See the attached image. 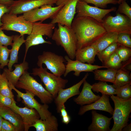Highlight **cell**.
<instances>
[{
	"label": "cell",
	"instance_id": "cell-1",
	"mask_svg": "<svg viewBox=\"0 0 131 131\" xmlns=\"http://www.w3.org/2000/svg\"><path fill=\"white\" fill-rule=\"evenodd\" d=\"M71 28L77 39L76 50L91 45L107 33L102 23L88 16H75Z\"/></svg>",
	"mask_w": 131,
	"mask_h": 131
},
{
	"label": "cell",
	"instance_id": "cell-2",
	"mask_svg": "<svg viewBox=\"0 0 131 131\" xmlns=\"http://www.w3.org/2000/svg\"><path fill=\"white\" fill-rule=\"evenodd\" d=\"M58 27H55L51 37L57 45L64 49L71 59L75 57L76 51L77 39L74 32L71 27L58 24Z\"/></svg>",
	"mask_w": 131,
	"mask_h": 131
},
{
	"label": "cell",
	"instance_id": "cell-3",
	"mask_svg": "<svg viewBox=\"0 0 131 131\" xmlns=\"http://www.w3.org/2000/svg\"><path fill=\"white\" fill-rule=\"evenodd\" d=\"M15 87L28 91L37 96L43 104L51 103L54 99L52 95L38 82L27 70L20 77Z\"/></svg>",
	"mask_w": 131,
	"mask_h": 131
},
{
	"label": "cell",
	"instance_id": "cell-4",
	"mask_svg": "<svg viewBox=\"0 0 131 131\" xmlns=\"http://www.w3.org/2000/svg\"><path fill=\"white\" fill-rule=\"evenodd\" d=\"M110 96L114 102L115 107L112 117L114 124L110 131H122L129 121L131 112V98L124 99L113 95Z\"/></svg>",
	"mask_w": 131,
	"mask_h": 131
},
{
	"label": "cell",
	"instance_id": "cell-5",
	"mask_svg": "<svg viewBox=\"0 0 131 131\" xmlns=\"http://www.w3.org/2000/svg\"><path fill=\"white\" fill-rule=\"evenodd\" d=\"M55 26V24L50 22L49 23H43L40 21L33 23L31 32L27 37L25 43V52L24 61H25L27 53L30 47L44 43L52 44L50 41H45L42 36L46 35L51 38Z\"/></svg>",
	"mask_w": 131,
	"mask_h": 131
},
{
	"label": "cell",
	"instance_id": "cell-6",
	"mask_svg": "<svg viewBox=\"0 0 131 131\" xmlns=\"http://www.w3.org/2000/svg\"><path fill=\"white\" fill-rule=\"evenodd\" d=\"M31 74L39 77L44 84L46 89L52 95L54 98L57 97L59 90L64 89L68 82L67 79L49 72L47 68H43L42 66L33 68Z\"/></svg>",
	"mask_w": 131,
	"mask_h": 131
},
{
	"label": "cell",
	"instance_id": "cell-7",
	"mask_svg": "<svg viewBox=\"0 0 131 131\" xmlns=\"http://www.w3.org/2000/svg\"><path fill=\"white\" fill-rule=\"evenodd\" d=\"M17 15L9 13L4 14L1 17L2 23L1 27L2 30L12 31L19 33L21 36L29 35L32 29L33 23L26 20L23 15Z\"/></svg>",
	"mask_w": 131,
	"mask_h": 131
},
{
	"label": "cell",
	"instance_id": "cell-8",
	"mask_svg": "<svg viewBox=\"0 0 131 131\" xmlns=\"http://www.w3.org/2000/svg\"><path fill=\"white\" fill-rule=\"evenodd\" d=\"M66 62L64 57L51 51H44L38 57L37 66L39 67L44 64L46 68L55 75L61 77L65 71Z\"/></svg>",
	"mask_w": 131,
	"mask_h": 131
},
{
	"label": "cell",
	"instance_id": "cell-9",
	"mask_svg": "<svg viewBox=\"0 0 131 131\" xmlns=\"http://www.w3.org/2000/svg\"><path fill=\"white\" fill-rule=\"evenodd\" d=\"M78 0H57V6H63L51 18V23L60 24L71 27V25L76 13V7Z\"/></svg>",
	"mask_w": 131,
	"mask_h": 131
},
{
	"label": "cell",
	"instance_id": "cell-10",
	"mask_svg": "<svg viewBox=\"0 0 131 131\" xmlns=\"http://www.w3.org/2000/svg\"><path fill=\"white\" fill-rule=\"evenodd\" d=\"M102 23L107 32L131 34V19L125 15L117 13L115 16H108L103 19Z\"/></svg>",
	"mask_w": 131,
	"mask_h": 131
},
{
	"label": "cell",
	"instance_id": "cell-11",
	"mask_svg": "<svg viewBox=\"0 0 131 131\" xmlns=\"http://www.w3.org/2000/svg\"><path fill=\"white\" fill-rule=\"evenodd\" d=\"M9 87L11 90H14L17 93L18 98H22L23 102L27 107L35 109L39 114L40 119L43 120L46 119L51 115V113L48 110L49 106L47 104H41L34 98V95L31 92L25 90L24 93L17 89L11 83L8 82Z\"/></svg>",
	"mask_w": 131,
	"mask_h": 131
},
{
	"label": "cell",
	"instance_id": "cell-12",
	"mask_svg": "<svg viewBox=\"0 0 131 131\" xmlns=\"http://www.w3.org/2000/svg\"><path fill=\"white\" fill-rule=\"evenodd\" d=\"M76 9V16L90 17L102 23L105 16L110 12L115 11L116 8L113 7L109 9L101 8L90 6L82 0H78Z\"/></svg>",
	"mask_w": 131,
	"mask_h": 131
},
{
	"label": "cell",
	"instance_id": "cell-13",
	"mask_svg": "<svg viewBox=\"0 0 131 131\" xmlns=\"http://www.w3.org/2000/svg\"><path fill=\"white\" fill-rule=\"evenodd\" d=\"M63 6V4L55 7L45 5L24 13L23 15L26 20L31 23L38 21L42 22L48 19H51Z\"/></svg>",
	"mask_w": 131,
	"mask_h": 131
},
{
	"label": "cell",
	"instance_id": "cell-14",
	"mask_svg": "<svg viewBox=\"0 0 131 131\" xmlns=\"http://www.w3.org/2000/svg\"><path fill=\"white\" fill-rule=\"evenodd\" d=\"M57 0H19L14 1L9 13L17 15L46 5L52 6Z\"/></svg>",
	"mask_w": 131,
	"mask_h": 131
},
{
	"label": "cell",
	"instance_id": "cell-15",
	"mask_svg": "<svg viewBox=\"0 0 131 131\" xmlns=\"http://www.w3.org/2000/svg\"><path fill=\"white\" fill-rule=\"evenodd\" d=\"M89 75L87 73L82 80L76 84L68 88L59 90L57 97L54 98L57 113H60L62 106L69 98L79 94L80 87Z\"/></svg>",
	"mask_w": 131,
	"mask_h": 131
},
{
	"label": "cell",
	"instance_id": "cell-16",
	"mask_svg": "<svg viewBox=\"0 0 131 131\" xmlns=\"http://www.w3.org/2000/svg\"><path fill=\"white\" fill-rule=\"evenodd\" d=\"M66 63V69L64 74L65 77L70 72H74V74L76 76L80 75L82 72H93L95 70L102 68H106L103 66L93 65L91 64H85L77 60H74L70 58L67 55L64 57Z\"/></svg>",
	"mask_w": 131,
	"mask_h": 131
},
{
	"label": "cell",
	"instance_id": "cell-17",
	"mask_svg": "<svg viewBox=\"0 0 131 131\" xmlns=\"http://www.w3.org/2000/svg\"><path fill=\"white\" fill-rule=\"evenodd\" d=\"M11 108L21 117L25 131H28L30 128L40 118L39 114L35 109L26 106L24 107H20L16 105V101L14 102Z\"/></svg>",
	"mask_w": 131,
	"mask_h": 131
},
{
	"label": "cell",
	"instance_id": "cell-18",
	"mask_svg": "<svg viewBox=\"0 0 131 131\" xmlns=\"http://www.w3.org/2000/svg\"><path fill=\"white\" fill-rule=\"evenodd\" d=\"M102 94L100 98L94 102L82 106L80 108L78 115H81L89 111L98 110L107 112L112 115L114 109L110 103L109 96L105 94Z\"/></svg>",
	"mask_w": 131,
	"mask_h": 131
},
{
	"label": "cell",
	"instance_id": "cell-19",
	"mask_svg": "<svg viewBox=\"0 0 131 131\" xmlns=\"http://www.w3.org/2000/svg\"><path fill=\"white\" fill-rule=\"evenodd\" d=\"M92 122L88 127L89 131H109L112 117L108 118L94 110L91 111Z\"/></svg>",
	"mask_w": 131,
	"mask_h": 131
},
{
	"label": "cell",
	"instance_id": "cell-20",
	"mask_svg": "<svg viewBox=\"0 0 131 131\" xmlns=\"http://www.w3.org/2000/svg\"><path fill=\"white\" fill-rule=\"evenodd\" d=\"M81 91L78 97L74 98V101L77 104L83 106L89 104L94 102L101 97L99 95L95 94L92 91V85L88 83L86 80L83 83Z\"/></svg>",
	"mask_w": 131,
	"mask_h": 131
},
{
	"label": "cell",
	"instance_id": "cell-21",
	"mask_svg": "<svg viewBox=\"0 0 131 131\" xmlns=\"http://www.w3.org/2000/svg\"><path fill=\"white\" fill-rule=\"evenodd\" d=\"M0 116L3 119L11 123L16 131H24V126L20 116L11 108L6 107H0Z\"/></svg>",
	"mask_w": 131,
	"mask_h": 131
},
{
	"label": "cell",
	"instance_id": "cell-22",
	"mask_svg": "<svg viewBox=\"0 0 131 131\" xmlns=\"http://www.w3.org/2000/svg\"><path fill=\"white\" fill-rule=\"evenodd\" d=\"M13 66L15 68L13 71H11L5 68L3 69V71L5 73L8 82L15 87L20 77L29 69V64L25 61L19 64H15Z\"/></svg>",
	"mask_w": 131,
	"mask_h": 131
},
{
	"label": "cell",
	"instance_id": "cell-23",
	"mask_svg": "<svg viewBox=\"0 0 131 131\" xmlns=\"http://www.w3.org/2000/svg\"><path fill=\"white\" fill-rule=\"evenodd\" d=\"M24 37V35H14L13 42L11 45L12 48L10 49L9 61L8 65V69L11 71L13 70L12 67L14 65L18 62L19 49L22 45L26 41Z\"/></svg>",
	"mask_w": 131,
	"mask_h": 131
},
{
	"label": "cell",
	"instance_id": "cell-24",
	"mask_svg": "<svg viewBox=\"0 0 131 131\" xmlns=\"http://www.w3.org/2000/svg\"><path fill=\"white\" fill-rule=\"evenodd\" d=\"M58 124L57 117L51 115L46 119L38 120L32 126L37 131H57Z\"/></svg>",
	"mask_w": 131,
	"mask_h": 131
},
{
	"label": "cell",
	"instance_id": "cell-25",
	"mask_svg": "<svg viewBox=\"0 0 131 131\" xmlns=\"http://www.w3.org/2000/svg\"><path fill=\"white\" fill-rule=\"evenodd\" d=\"M97 52L92 45L76 50L75 58L76 60L82 63L91 64L95 61V57Z\"/></svg>",
	"mask_w": 131,
	"mask_h": 131
},
{
	"label": "cell",
	"instance_id": "cell-26",
	"mask_svg": "<svg viewBox=\"0 0 131 131\" xmlns=\"http://www.w3.org/2000/svg\"><path fill=\"white\" fill-rule=\"evenodd\" d=\"M118 35L116 32H107L92 45L94 47L98 53L117 42Z\"/></svg>",
	"mask_w": 131,
	"mask_h": 131
},
{
	"label": "cell",
	"instance_id": "cell-27",
	"mask_svg": "<svg viewBox=\"0 0 131 131\" xmlns=\"http://www.w3.org/2000/svg\"><path fill=\"white\" fill-rule=\"evenodd\" d=\"M117 70L107 68L105 70L97 69L93 71L95 80L105 82H110L114 83L115 75Z\"/></svg>",
	"mask_w": 131,
	"mask_h": 131
},
{
	"label": "cell",
	"instance_id": "cell-28",
	"mask_svg": "<svg viewBox=\"0 0 131 131\" xmlns=\"http://www.w3.org/2000/svg\"><path fill=\"white\" fill-rule=\"evenodd\" d=\"M131 83L130 72L124 68L117 70L115 75V82L113 85L115 88L117 87Z\"/></svg>",
	"mask_w": 131,
	"mask_h": 131
},
{
	"label": "cell",
	"instance_id": "cell-29",
	"mask_svg": "<svg viewBox=\"0 0 131 131\" xmlns=\"http://www.w3.org/2000/svg\"><path fill=\"white\" fill-rule=\"evenodd\" d=\"M92 86V90L94 92L110 96L116 94V89L113 85L108 84L106 82L100 81L94 83Z\"/></svg>",
	"mask_w": 131,
	"mask_h": 131
},
{
	"label": "cell",
	"instance_id": "cell-30",
	"mask_svg": "<svg viewBox=\"0 0 131 131\" xmlns=\"http://www.w3.org/2000/svg\"><path fill=\"white\" fill-rule=\"evenodd\" d=\"M119 45L117 42H115L98 53L97 55L99 59L102 63L105 62L116 51Z\"/></svg>",
	"mask_w": 131,
	"mask_h": 131
},
{
	"label": "cell",
	"instance_id": "cell-31",
	"mask_svg": "<svg viewBox=\"0 0 131 131\" xmlns=\"http://www.w3.org/2000/svg\"><path fill=\"white\" fill-rule=\"evenodd\" d=\"M0 94L14 99V95L9 87L8 80L4 71L0 75Z\"/></svg>",
	"mask_w": 131,
	"mask_h": 131
},
{
	"label": "cell",
	"instance_id": "cell-32",
	"mask_svg": "<svg viewBox=\"0 0 131 131\" xmlns=\"http://www.w3.org/2000/svg\"><path fill=\"white\" fill-rule=\"evenodd\" d=\"M122 62L115 51L107 61L103 63L102 66L106 67L107 68L118 70L122 67L123 65Z\"/></svg>",
	"mask_w": 131,
	"mask_h": 131
},
{
	"label": "cell",
	"instance_id": "cell-33",
	"mask_svg": "<svg viewBox=\"0 0 131 131\" xmlns=\"http://www.w3.org/2000/svg\"><path fill=\"white\" fill-rule=\"evenodd\" d=\"M117 96L123 99L131 98V83L126 84L115 88Z\"/></svg>",
	"mask_w": 131,
	"mask_h": 131
},
{
	"label": "cell",
	"instance_id": "cell-34",
	"mask_svg": "<svg viewBox=\"0 0 131 131\" xmlns=\"http://www.w3.org/2000/svg\"><path fill=\"white\" fill-rule=\"evenodd\" d=\"M10 52V49L7 46L0 45V65L1 68L8 66L9 61L8 57Z\"/></svg>",
	"mask_w": 131,
	"mask_h": 131
},
{
	"label": "cell",
	"instance_id": "cell-35",
	"mask_svg": "<svg viewBox=\"0 0 131 131\" xmlns=\"http://www.w3.org/2000/svg\"><path fill=\"white\" fill-rule=\"evenodd\" d=\"M115 51L122 62H126L131 58V48L119 45Z\"/></svg>",
	"mask_w": 131,
	"mask_h": 131
},
{
	"label": "cell",
	"instance_id": "cell-36",
	"mask_svg": "<svg viewBox=\"0 0 131 131\" xmlns=\"http://www.w3.org/2000/svg\"><path fill=\"white\" fill-rule=\"evenodd\" d=\"M87 3H91L99 8L104 9L107 7L108 4H118V0H82Z\"/></svg>",
	"mask_w": 131,
	"mask_h": 131
},
{
	"label": "cell",
	"instance_id": "cell-37",
	"mask_svg": "<svg viewBox=\"0 0 131 131\" xmlns=\"http://www.w3.org/2000/svg\"><path fill=\"white\" fill-rule=\"evenodd\" d=\"M130 35L125 33L119 34L117 42L120 45L131 48Z\"/></svg>",
	"mask_w": 131,
	"mask_h": 131
},
{
	"label": "cell",
	"instance_id": "cell-38",
	"mask_svg": "<svg viewBox=\"0 0 131 131\" xmlns=\"http://www.w3.org/2000/svg\"><path fill=\"white\" fill-rule=\"evenodd\" d=\"M117 13L123 14L131 19V8L125 0H123L119 4Z\"/></svg>",
	"mask_w": 131,
	"mask_h": 131
},
{
	"label": "cell",
	"instance_id": "cell-39",
	"mask_svg": "<svg viewBox=\"0 0 131 131\" xmlns=\"http://www.w3.org/2000/svg\"><path fill=\"white\" fill-rule=\"evenodd\" d=\"M14 35L8 36L6 35L0 27V45L8 46H11Z\"/></svg>",
	"mask_w": 131,
	"mask_h": 131
},
{
	"label": "cell",
	"instance_id": "cell-40",
	"mask_svg": "<svg viewBox=\"0 0 131 131\" xmlns=\"http://www.w3.org/2000/svg\"><path fill=\"white\" fill-rule=\"evenodd\" d=\"M15 102L14 99L0 94V107H6L11 108Z\"/></svg>",
	"mask_w": 131,
	"mask_h": 131
},
{
	"label": "cell",
	"instance_id": "cell-41",
	"mask_svg": "<svg viewBox=\"0 0 131 131\" xmlns=\"http://www.w3.org/2000/svg\"><path fill=\"white\" fill-rule=\"evenodd\" d=\"M1 131H16L12 124L8 121L3 119Z\"/></svg>",
	"mask_w": 131,
	"mask_h": 131
},
{
	"label": "cell",
	"instance_id": "cell-42",
	"mask_svg": "<svg viewBox=\"0 0 131 131\" xmlns=\"http://www.w3.org/2000/svg\"><path fill=\"white\" fill-rule=\"evenodd\" d=\"M10 11V7L3 4H0V27L2 25L1 18L2 16L5 14L9 13Z\"/></svg>",
	"mask_w": 131,
	"mask_h": 131
},
{
	"label": "cell",
	"instance_id": "cell-43",
	"mask_svg": "<svg viewBox=\"0 0 131 131\" xmlns=\"http://www.w3.org/2000/svg\"><path fill=\"white\" fill-rule=\"evenodd\" d=\"M61 115L62 117H64L68 115V113L66 109V107L65 104L63 105L61 108L60 112Z\"/></svg>",
	"mask_w": 131,
	"mask_h": 131
},
{
	"label": "cell",
	"instance_id": "cell-44",
	"mask_svg": "<svg viewBox=\"0 0 131 131\" xmlns=\"http://www.w3.org/2000/svg\"><path fill=\"white\" fill-rule=\"evenodd\" d=\"M13 0H0V4L10 7L13 3Z\"/></svg>",
	"mask_w": 131,
	"mask_h": 131
},
{
	"label": "cell",
	"instance_id": "cell-45",
	"mask_svg": "<svg viewBox=\"0 0 131 131\" xmlns=\"http://www.w3.org/2000/svg\"><path fill=\"white\" fill-rule=\"evenodd\" d=\"M62 122L63 123L66 124H68L70 122L71 120V118L69 115L62 117Z\"/></svg>",
	"mask_w": 131,
	"mask_h": 131
},
{
	"label": "cell",
	"instance_id": "cell-46",
	"mask_svg": "<svg viewBox=\"0 0 131 131\" xmlns=\"http://www.w3.org/2000/svg\"><path fill=\"white\" fill-rule=\"evenodd\" d=\"M131 131V123L127 124L126 126L123 127L122 131Z\"/></svg>",
	"mask_w": 131,
	"mask_h": 131
},
{
	"label": "cell",
	"instance_id": "cell-47",
	"mask_svg": "<svg viewBox=\"0 0 131 131\" xmlns=\"http://www.w3.org/2000/svg\"><path fill=\"white\" fill-rule=\"evenodd\" d=\"M3 119L0 116V131H1Z\"/></svg>",
	"mask_w": 131,
	"mask_h": 131
},
{
	"label": "cell",
	"instance_id": "cell-48",
	"mask_svg": "<svg viewBox=\"0 0 131 131\" xmlns=\"http://www.w3.org/2000/svg\"><path fill=\"white\" fill-rule=\"evenodd\" d=\"M123 0H118V4H120L121 3V2Z\"/></svg>",
	"mask_w": 131,
	"mask_h": 131
},
{
	"label": "cell",
	"instance_id": "cell-49",
	"mask_svg": "<svg viewBox=\"0 0 131 131\" xmlns=\"http://www.w3.org/2000/svg\"><path fill=\"white\" fill-rule=\"evenodd\" d=\"M1 68V67H0V69ZM1 74L0 73V75Z\"/></svg>",
	"mask_w": 131,
	"mask_h": 131
}]
</instances>
